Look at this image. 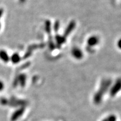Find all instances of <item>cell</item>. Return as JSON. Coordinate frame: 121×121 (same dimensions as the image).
I'll list each match as a JSON object with an SVG mask.
<instances>
[{
	"instance_id": "5b68a950",
	"label": "cell",
	"mask_w": 121,
	"mask_h": 121,
	"mask_svg": "<svg viewBox=\"0 0 121 121\" xmlns=\"http://www.w3.org/2000/svg\"><path fill=\"white\" fill-rule=\"evenodd\" d=\"M4 83L2 80H0V92L4 90Z\"/></svg>"
},
{
	"instance_id": "3957f363",
	"label": "cell",
	"mask_w": 121,
	"mask_h": 121,
	"mask_svg": "<svg viewBox=\"0 0 121 121\" xmlns=\"http://www.w3.org/2000/svg\"><path fill=\"white\" fill-rule=\"evenodd\" d=\"M87 44L90 47L95 46L99 43V38L96 36H92L87 39Z\"/></svg>"
},
{
	"instance_id": "277c9868",
	"label": "cell",
	"mask_w": 121,
	"mask_h": 121,
	"mask_svg": "<svg viewBox=\"0 0 121 121\" xmlns=\"http://www.w3.org/2000/svg\"><path fill=\"white\" fill-rule=\"evenodd\" d=\"M10 60H11L13 63L16 64V63L19 62V61L20 60V56L17 53H14L10 57Z\"/></svg>"
},
{
	"instance_id": "7a4b0ae2",
	"label": "cell",
	"mask_w": 121,
	"mask_h": 121,
	"mask_svg": "<svg viewBox=\"0 0 121 121\" xmlns=\"http://www.w3.org/2000/svg\"><path fill=\"white\" fill-rule=\"evenodd\" d=\"M0 60L4 63H7L10 60V57L7 52L4 49L0 50Z\"/></svg>"
},
{
	"instance_id": "6da1fadb",
	"label": "cell",
	"mask_w": 121,
	"mask_h": 121,
	"mask_svg": "<svg viewBox=\"0 0 121 121\" xmlns=\"http://www.w3.org/2000/svg\"><path fill=\"white\" fill-rule=\"evenodd\" d=\"M71 54L72 56L75 59H77V60H80L83 57V53L82 51L78 47L72 48L71 51Z\"/></svg>"
},
{
	"instance_id": "ba28073f",
	"label": "cell",
	"mask_w": 121,
	"mask_h": 121,
	"mask_svg": "<svg viewBox=\"0 0 121 121\" xmlns=\"http://www.w3.org/2000/svg\"><path fill=\"white\" fill-rule=\"evenodd\" d=\"M0 29H1V24H0Z\"/></svg>"
},
{
	"instance_id": "8992f818",
	"label": "cell",
	"mask_w": 121,
	"mask_h": 121,
	"mask_svg": "<svg viewBox=\"0 0 121 121\" xmlns=\"http://www.w3.org/2000/svg\"><path fill=\"white\" fill-rule=\"evenodd\" d=\"M118 47L120 48H121V39L119 40V41L118 42Z\"/></svg>"
},
{
	"instance_id": "52a82bcc",
	"label": "cell",
	"mask_w": 121,
	"mask_h": 121,
	"mask_svg": "<svg viewBox=\"0 0 121 121\" xmlns=\"http://www.w3.org/2000/svg\"><path fill=\"white\" fill-rule=\"evenodd\" d=\"M2 10H0V17H1V15H2Z\"/></svg>"
}]
</instances>
